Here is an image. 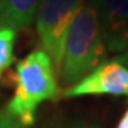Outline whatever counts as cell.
Wrapping results in <instances>:
<instances>
[{"mask_svg": "<svg viewBox=\"0 0 128 128\" xmlns=\"http://www.w3.org/2000/svg\"><path fill=\"white\" fill-rule=\"evenodd\" d=\"M107 46L100 18L98 0H87L71 22L64 44L60 74L67 86H74L104 60Z\"/></svg>", "mask_w": 128, "mask_h": 128, "instance_id": "1", "label": "cell"}, {"mask_svg": "<svg viewBox=\"0 0 128 128\" xmlns=\"http://www.w3.org/2000/svg\"><path fill=\"white\" fill-rule=\"evenodd\" d=\"M14 94L7 104V110L20 120L24 127L36 121V111L46 100L57 97L56 70L50 57L43 48H36L16 66Z\"/></svg>", "mask_w": 128, "mask_h": 128, "instance_id": "2", "label": "cell"}, {"mask_svg": "<svg viewBox=\"0 0 128 128\" xmlns=\"http://www.w3.org/2000/svg\"><path fill=\"white\" fill-rule=\"evenodd\" d=\"M87 0H43L36 16L41 48L50 57L56 74H60L67 33L77 12Z\"/></svg>", "mask_w": 128, "mask_h": 128, "instance_id": "3", "label": "cell"}, {"mask_svg": "<svg viewBox=\"0 0 128 128\" xmlns=\"http://www.w3.org/2000/svg\"><path fill=\"white\" fill-rule=\"evenodd\" d=\"M63 96H128V67L118 58L102 61Z\"/></svg>", "mask_w": 128, "mask_h": 128, "instance_id": "4", "label": "cell"}, {"mask_svg": "<svg viewBox=\"0 0 128 128\" xmlns=\"http://www.w3.org/2000/svg\"><path fill=\"white\" fill-rule=\"evenodd\" d=\"M43 0H0V26L14 32L30 27Z\"/></svg>", "mask_w": 128, "mask_h": 128, "instance_id": "5", "label": "cell"}, {"mask_svg": "<svg viewBox=\"0 0 128 128\" xmlns=\"http://www.w3.org/2000/svg\"><path fill=\"white\" fill-rule=\"evenodd\" d=\"M102 33H108L128 18V0H98Z\"/></svg>", "mask_w": 128, "mask_h": 128, "instance_id": "6", "label": "cell"}, {"mask_svg": "<svg viewBox=\"0 0 128 128\" xmlns=\"http://www.w3.org/2000/svg\"><path fill=\"white\" fill-rule=\"evenodd\" d=\"M14 41L16 32L9 27L0 26V78L14 63Z\"/></svg>", "mask_w": 128, "mask_h": 128, "instance_id": "7", "label": "cell"}, {"mask_svg": "<svg viewBox=\"0 0 128 128\" xmlns=\"http://www.w3.org/2000/svg\"><path fill=\"white\" fill-rule=\"evenodd\" d=\"M107 50L114 53H124L128 50V18L104 34Z\"/></svg>", "mask_w": 128, "mask_h": 128, "instance_id": "8", "label": "cell"}, {"mask_svg": "<svg viewBox=\"0 0 128 128\" xmlns=\"http://www.w3.org/2000/svg\"><path fill=\"white\" fill-rule=\"evenodd\" d=\"M0 128H26L7 108H0Z\"/></svg>", "mask_w": 128, "mask_h": 128, "instance_id": "9", "label": "cell"}, {"mask_svg": "<svg viewBox=\"0 0 128 128\" xmlns=\"http://www.w3.org/2000/svg\"><path fill=\"white\" fill-rule=\"evenodd\" d=\"M115 128H128V108L125 110L124 115L121 117V120L118 121V124H117Z\"/></svg>", "mask_w": 128, "mask_h": 128, "instance_id": "10", "label": "cell"}, {"mask_svg": "<svg viewBox=\"0 0 128 128\" xmlns=\"http://www.w3.org/2000/svg\"><path fill=\"white\" fill-rule=\"evenodd\" d=\"M117 58H118L120 61H122V63L128 67V50H127V51H124V53H121V54L117 57Z\"/></svg>", "mask_w": 128, "mask_h": 128, "instance_id": "11", "label": "cell"}]
</instances>
